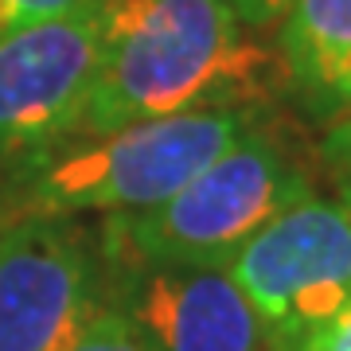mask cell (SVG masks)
Wrapping results in <instances>:
<instances>
[{
	"mask_svg": "<svg viewBox=\"0 0 351 351\" xmlns=\"http://www.w3.org/2000/svg\"><path fill=\"white\" fill-rule=\"evenodd\" d=\"M98 24V75L71 137L265 98L269 59L226 0H101Z\"/></svg>",
	"mask_w": 351,
	"mask_h": 351,
	"instance_id": "cell-1",
	"label": "cell"
},
{
	"mask_svg": "<svg viewBox=\"0 0 351 351\" xmlns=\"http://www.w3.org/2000/svg\"><path fill=\"white\" fill-rule=\"evenodd\" d=\"M262 110V101L219 106L137 121L98 137H66L0 168V215L75 219L82 211H152L230 149Z\"/></svg>",
	"mask_w": 351,
	"mask_h": 351,
	"instance_id": "cell-2",
	"label": "cell"
},
{
	"mask_svg": "<svg viewBox=\"0 0 351 351\" xmlns=\"http://www.w3.org/2000/svg\"><path fill=\"white\" fill-rule=\"evenodd\" d=\"M316 195L293 141L262 110L234 145L152 211L106 215L110 246L160 265H230L246 242L293 203Z\"/></svg>",
	"mask_w": 351,
	"mask_h": 351,
	"instance_id": "cell-3",
	"label": "cell"
},
{
	"mask_svg": "<svg viewBox=\"0 0 351 351\" xmlns=\"http://www.w3.org/2000/svg\"><path fill=\"white\" fill-rule=\"evenodd\" d=\"M230 277L285 351L351 308V211L308 195L265 223L234 258Z\"/></svg>",
	"mask_w": 351,
	"mask_h": 351,
	"instance_id": "cell-4",
	"label": "cell"
},
{
	"mask_svg": "<svg viewBox=\"0 0 351 351\" xmlns=\"http://www.w3.org/2000/svg\"><path fill=\"white\" fill-rule=\"evenodd\" d=\"M98 297V230L66 215L0 219V351H75Z\"/></svg>",
	"mask_w": 351,
	"mask_h": 351,
	"instance_id": "cell-5",
	"label": "cell"
},
{
	"mask_svg": "<svg viewBox=\"0 0 351 351\" xmlns=\"http://www.w3.org/2000/svg\"><path fill=\"white\" fill-rule=\"evenodd\" d=\"M101 246V301L117 304L145 351H285L226 265H160Z\"/></svg>",
	"mask_w": 351,
	"mask_h": 351,
	"instance_id": "cell-6",
	"label": "cell"
},
{
	"mask_svg": "<svg viewBox=\"0 0 351 351\" xmlns=\"http://www.w3.org/2000/svg\"><path fill=\"white\" fill-rule=\"evenodd\" d=\"M98 12L90 0L0 39V168L75 133L98 75Z\"/></svg>",
	"mask_w": 351,
	"mask_h": 351,
	"instance_id": "cell-7",
	"label": "cell"
},
{
	"mask_svg": "<svg viewBox=\"0 0 351 351\" xmlns=\"http://www.w3.org/2000/svg\"><path fill=\"white\" fill-rule=\"evenodd\" d=\"M277 55L308 117L332 125L351 110V0H285Z\"/></svg>",
	"mask_w": 351,
	"mask_h": 351,
	"instance_id": "cell-8",
	"label": "cell"
},
{
	"mask_svg": "<svg viewBox=\"0 0 351 351\" xmlns=\"http://www.w3.org/2000/svg\"><path fill=\"white\" fill-rule=\"evenodd\" d=\"M75 351H145V343H141L137 328L129 324V316L117 304L98 297L94 313L82 324V336H78Z\"/></svg>",
	"mask_w": 351,
	"mask_h": 351,
	"instance_id": "cell-9",
	"label": "cell"
},
{
	"mask_svg": "<svg viewBox=\"0 0 351 351\" xmlns=\"http://www.w3.org/2000/svg\"><path fill=\"white\" fill-rule=\"evenodd\" d=\"M320 168L332 180L336 199L351 211V113L328 125L324 141H320Z\"/></svg>",
	"mask_w": 351,
	"mask_h": 351,
	"instance_id": "cell-10",
	"label": "cell"
},
{
	"mask_svg": "<svg viewBox=\"0 0 351 351\" xmlns=\"http://www.w3.org/2000/svg\"><path fill=\"white\" fill-rule=\"evenodd\" d=\"M90 0H0V39L27 32L36 24H47L55 16H66Z\"/></svg>",
	"mask_w": 351,
	"mask_h": 351,
	"instance_id": "cell-11",
	"label": "cell"
},
{
	"mask_svg": "<svg viewBox=\"0 0 351 351\" xmlns=\"http://www.w3.org/2000/svg\"><path fill=\"white\" fill-rule=\"evenodd\" d=\"M301 351H351V308L301 343Z\"/></svg>",
	"mask_w": 351,
	"mask_h": 351,
	"instance_id": "cell-12",
	"label": "cell"
},
{
	"mask_svg": "<svg viewBox=\"0 0 351 351\" xmlns=\"http://www.w3.org/2000/svg\"><path fill=\"white\" fill-rule=\"evenodd\" d=\"M226 4L234 8V16H239L250 32L277 24V20H281V8H285V0H226Z\"/></svg>",
	"mask_w": 351,
	"mask_h": 351,
	"instance_id": "cell-13",
	"label": "cell"
},
{
	"mask_svg": "<svg viewBox=\"0 0 351 351\" xmlns=\"http://www.w3.org/2000/svg\"><path fill=\"white\" fill-rule=\"evenodd\" d=\"M348 113H351V110H348ZM348 113H343V117H348Z\"/></svg>",
	"mask_w": 351,
	"mask_h": 351,
	"instance_id": "cell-14",
	"label": "cell"
}]
</instances>
